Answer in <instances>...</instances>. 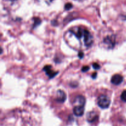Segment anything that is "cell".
Here are the masks:
<instances>
[{
    "label": "cell",
    "instance_id": "obj_1",
    "mask_svg": "<svg viewBox=\"0 0 126 126\" xmlns=\"http://www.w3.org/2000/svg\"><path fill=\"white\" fill-rule=\"evenodd\" d=\"M111 101L110 98L105 95H101L98 98V105L102 109H107L110 106Z\"/></svg>",
    "mask_w": 126,
    "mask_h": 126
},
{
    "label": "cell",
    "instance_id": "obj_2",
    "mask_svg": "<svg viewBox=\"0 0 126 126\" xmlns=\"http://www.w3.org/2000/svg\"><path fill=\"white\" fill-rule=\"evenodd\" d=\"M84 44L86 46H91L93 43V37L91 34L87 30L85 29L84 34Z\"/></svg>",
    "mask_w": 126,
    "mask_h": 126
},
{
    "label": "cell",
    "instance_id": "obj_3",
    "mask_svg": "<svg viewBox=\"0 0 126 126\" xmlns=\"http://www.w3.org/2000/svg\"><path fill=\"white\" fill-rule=\"evenodd\" d=\"M104 43L107 44L108 48H113L115 44V38L114 36H108L104 39Z\"/></svg>",
    "mask_w": 126,
    "mask_h": 126
},
{
    "label": "cell",
    "instance_id": "obj_4",
    "mask_svg": "<svg viewBox=\"0 0 126 126\" xmlns=\"http://www.w3.org/2000/svg\"><path fill=\"white\" fill-rule=\"evenodd\" d=\"M74 105L75 106H84L85 103H86V99L82 95H79L75 98L74 100Z\"/></svg>",
    "mask_w": 126,
    "mask_h": 126
},
{
    "label": "cell",
    "instance_id": "obj_5",
    "mask_svg": "<svg viewBox=\"0 0 126 126\" xmlns=\"http://www.w3.org/2000/svg\"><path fill=\"white\" fill-rule=\"evenodd\" d=\"M98 118V116L95 112L94 111H91L89 113H87V116H86V119L87 121L90 123H92V122H95L97 121Z\"/></svg>",
    "mask_w": 126,
    "mask_h": 126
},
{
    "label": "cell",
    "instance_id": "obj_6",
    "mask_svg": "<svg viewBox=\"0 0 126 126\" xmlns=\"http://www.w3.org/2000/svg\"><path fill=\"white\" fill-rule=\"evenodd\" d=\"M43 70L46 72V74L49 76V77L50 78V79L53 78L58 74L57 72H54L52 70L51 65H46V66L43 68Z\"/></svg>",
    "mask_w": 126,
    "mask_h": 126
},
{
    "label": "cell",
    "instance_id": "obj_7",
    "mask_svg": "<svg viewBox=\"0 0 126 126\" xmlns=\"http://www.w3.org/2000/svg\"><path fill=\"white\" fill-rule=\"evenodd\" d=\"M66 99V95L63 91L59 90L57 93V101L59 103H64Z\"/></svg>",
    "mask_w": 126,
    "mask_h": 126
},
{
    "label": "cell",
    "instance_id": "obj_8",
    "mask_svg": "<svg viewBox=\"0 0 126 126\" xmlns=\"http://www.w3.org/2000/svg\"><path fill=\"white\" fill-rule=\"evenodd\" d=\"M123 81V77L120 74H115L113 75L111 79V82L114 85H119Z\"/></svg>",
    "mask_w": 126,
    "mask_h": 126
},
{
    "label": "cell",
    "instance_id": "obj_9",
    "mask_svg": "<svg viewBox=\"0 0 126 126\" xmlns=\"http://www.w3.org/2000/svg\"><path fill=\"white\" fill-rule=\"evenodd\" d=\"M84 112V106H76L73 108V113L76 116H82Z\"/></svg>",
    "mask_w": 126,
    "mask_h": 126
},
{
    "label": "cell",
    "instance_id": "obj_10",
    "mask_svg": "<svg viewBox=\"0 0 126 126\" xmlns=\"http://www.w3.org/2000/svg\"><path fill=\"white\" fill-rule=\"evenodd\" d=\"M34 27H36L38 25H39L41 23V20L39 18H34Z\"/></svg>",
    "mask_w": 126,
    "mask_h": 126
},
{
    "label": "cell",
    "instance_id": "obj_11",
    "mask_svg": "<svg viewBox=\"0 0 126 126\" xmlns=\"http://www.w3.org/2000/svg\"><path fill=\"white\" fill-rule=\"evenodd\" d=\"M121 98L122 100L126 102V90L123 91L121 95Z\"/></svg>",
    "mask_w": 126,
    "mask_h": 126
},
{
    "label": "cell",
    "instance_id": "obj_12",
    "mask_svg": "<svg viewBox=\"0 0 126 126\" xmlns=\"http://www.w3.org/2000/svg\"><path fill=\"white\" fill-rule=\"evenodd\" d=\"M73 7V5L71 3H66L65 6V8L66 10H69Z\"/></svg>",
    "mask_w": 126,
    "mask_h": 126
},
{
    "label": "cell",
    "instance_id": "obj_13",
    "mask_svg": "<svg viewBox=\"0 0 126 126\" xmlns=\"http://www.w3.org/2000/svg\"><path fill=\"white\" fill-rule=\"evenodd\" d=\"M92 67H93L94 69H99L100 67L99 64H97V63H94L93 65H92Z\"/></svg>",
    "mask_w": 126,
    "mask_h": 126
},
{
    "label": "cell",
    "instance_id": "obj_14",
    "mask_svg": "<svg viewBox=\"0 0 126 126\" xmlns=\"http://www.w3.org/2000/svg\"><path fill=\"white\" fill-rule=\"evenodd\" d=\"M88 70H89V67L87 66V65H86V66L82 67V72H87Z\"/></svg>",
    "mask_w": 126,
    "mask_h": 126
},
{
    "label": "cell",
    "instance_id": "obj_15",
    "mask_svg": "<svg viewBox=\"0 0 126 126\" xmlns=\"http://www.w3.org/2000/svg\"><path fill=\"white\" fill-rule=\"evenodd\" d=\"M78 56L80 58H82V57L84 56V54H83V53H82V52H81V51H80L79 52V54H78Z\"/></svg>",
    "mask_w": 126,
    "mask_h": 126
},
{
    "label": "cell",
    "instance_id": "obj_16",
    "mask_svg": "<svg viewBox=\"0 0 126 126\" xmlns=\"http://www.w3.org/2000/svg\"><path fill=\"white\" fill-rule=\"evenodd\" d=\"M97 72H94V73L93 74H92V77L93 78V79H95L96 78V77H97Z\"/></svg>",
    "mask_w": 126,
    "mask_h": 126
},
{
    "label": "cell",
    "instance_id": "obj_17",
    "mask_svg": "<svg viewBox=\"0 0 126 126\" xmlns=\"http://www.w3.org/2000/svg\"><path fill=\"white\" fill-rule=\"evenodd\" d=\"M10 1H14V0H10Z\"/></svg>",
    "mask_w": 126,
    "mask_h": 126
},
{
    "label": "cell",
    "instance_id": "obj_18",
    "mask_svg": "<svg viewBox=\"0 0 126 126\" xmlns=\"http://www.w3.org/2000/svg\"><path fill=\"white\" fill-rule=\"evenodd\" d=\"M76 1H79V0H76Z\"/></svg>",
    "mask_w": 126,
    "mask_h": 126
}]
</instances>
